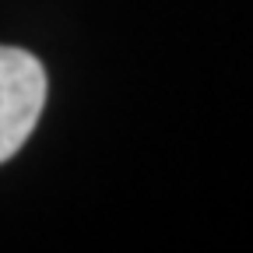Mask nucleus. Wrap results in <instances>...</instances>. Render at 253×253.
<instances>
[{
	"label": "nucleus",
	"instance_id": "1",
	"mask_svg": "<svg viewBox=\"0 0 253 253\" xmlns=\"http://www.w3.org/2000/svg\"><path fill=\"white\" fill-rule=\"evenodd\" d=\"M46 106V71L28 49L0 46V162L21 151Z\"/></svg>",
	"mask_w": 253,
	"mask_h": 253
}]
</instances>
